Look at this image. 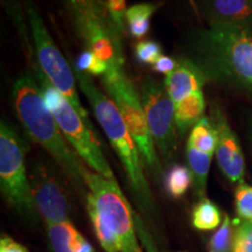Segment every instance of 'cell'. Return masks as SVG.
<instances>
[{
  "instance_id": "52a82bcc",
  "label": "cell",
  "mask_w": 252,
  "mask_h": 252,
  "mask_svg": "<svg viewBox=\"0 0 252 252\" xmlns=\"http://www.w3.org/2000/svg\"><path fill=\"white\" fill-rule=\"evenodd\" d=\"M25 8L33 37L34 53L40 69L50 83L64 94L65 98L72 104L82 117L89 119L87 110L82 105L77 94L75 72L71 70L67 60L63 58L61 52L56 47L35 6L27 0L25 2Z\"/></svg>"
},
{
  "instance_id": "ba28073f",
  "label": "cell",
  "mask_w": 252,
  "mask_h": 252,
  "mask_svg": "<svg viewBox=\"0 0 252 252\" xmlns=\"http://www.w3.org/2000/svg\"><path fill=\"white\" fill-rule=\"evenodd\" d=\"M140 98L156 147L166 161H169L178 145L175 103L167 93L165 84L151 76L141 82Z\"/></svg>"
},
{
  "instance_id": "ffe728a7",
  "label": "cell",
  "mask_w": 252,
  "mask_h": 252,
  "mask_svg": "<svg viewBox=\"0 0 252 252\" xmlns=\"http://www.w3.org/2000/svg\"><path fill=\"white\" fill-rule=\"evenodd\" d=\"M190 186H193V176H191L190 169L186 166H172L165 176V188L167 193L175 198L184 196Z\"/></svg>"
},
{
  "instance_id": "3957f363",
  "label": "cell",
  "mask_w": 252,
  "mask_h": 252,
  "mask_svg": "<svg viewBox=\"0 0 252 252\" xmlns=\"http://www.w3.org/2000/svg\"><path fill=\"white\" fill-rule=\"evenodd\" d=\"M78 86L89 100L93 111L108 135L113 150L124 166L138 204L145 212L153 209V198L143 171V158L115 102L97 88L90 75L74 71Z\"/></svg>"
},
{
  "instance_id": "7c38bea8",
  "label": "cell",
  "mask_w": 252,
  "mask_h": 252,
  "mask_svg": "<svg viewBox=\"0 0 252 252\" xmlns=\"http://www.w3.org/2000/svg\"><path fill=\"white\" fill-rule=\"evenodd\" d=\"M209 25H252V0H197Z\"/></svg>"
},
{
  "instance_id": "603a6c76",
  "label": "cell",
  "mask_w": 252,
  "mask_h": 252,
  "mask_svg": "<svg viewBox=\"0 0 252 252\" xmlns=\"http://www.w3.org/2000/svg\"><path fill=\"white\" fill-rule=\"evenodd\" d=\"M236 212L244 222H252V187L239 184L235 193Z\"/></svg>"
},
{
  "instance_id": "9c48e42d",
  "label": "cell",
  "mask_w": 252,
  "mask_h": 252,
  "mask_svg": "<svg viewBox=\"0 0 252 252\" xmlns=\"http://www.w3.org/2000/svg\"><path fill=\"white\" fill-rule=\"evenodd\" d=\"M53 115L72 150L90 167L91 171L110 180H116L99 141L91 128L89 119L82 117L67 98Z\"/></svg>"
},
{
  "instance_id": "44dd1931",
  "label": "cell",
  "mask_w": 252,
  "mask_h": 252,
  "mask_svg": "<svg viewBox=\"0 0 252 252\" xmlns=\"http://www.w3.org/2000/svg\"><path fill=\"white\" fill-rule=\"evenodd\" d=\"M234 230H232L231 220L228 215L224 216V220L219 230L210 238L208 251L209 252H232L234 249Z\"/></svg>"
},
{
  "instance_id": "4316f807",
  "label": "cell",
  "mask_w": 252,
  "mask_h": 252,
  "mask_svg": "<svg viewBox=\"0 0 252 252\" xmlns=\"http://www.w3.org/2000/svg\"><path fill=\"white\" fill-rule=\"evenodd\" d=\"M105 1L106 9H108V13L113 21V24L116 25V27L118 28V31L122 33H124L125 31V15H126V0H104Z\"/></svg>"
},
{
  "instance_id": "4dcf8cb0",
  "label": "cell",
  "mask_w": 252,
  "mask_h": 252,
  "mask_svg": "<svg viewBox=\"0 0 252 252\" xmlns=\"http://www.w3.org/2000/svg\"><path fill=\"white\" fill-rule=\"evenodd\" d=\"M251 130H252V122H251Z\"/></svg>"
},
{
  "instance_id": "83f0119b",
  "label": "cell",
  "mask_w": 252,
  "mask_h": 252,
  "mask_svg": "<svg viewBox=\"0 0 252 252\" xmlns=\"http://www.w3.org/2000/svg\"><path fill=\"white\" fill-rule=\"evenodd\" d=\"M176 64H178V60L169 58V56H160L152 64V69L154 71L160 72V74H166L167 76L174 70Z\"/></svg>"
},
{
  "instance_id": "7402d4cb",
  "label": "cell",
  "mask_w": 252,
  "mask_h": 252,
  "mask_svg": "<svg viewBox=\"0 0 252 252\" xmlns=\"http://www.w3.org/2000/svg\"><path fill=\"white\" fill-rule=\"evenodd\" d=\"M110 70V65L106 62L97 58L90 49L82 52L75 62V71L94 76H104Z\"/></svg>"
},
{
  "instance_id": "5b68a950",
  "label": "cell",
  "mask_w": 252,
  "mask_h": 252,
  "mask_svg": "<svg viewBox=\"0 0 252 252\" xmlns=\"http://www.w3.org/2000/svg\"><path fill=\"white\" fill-rule=\"evenodd\" d=\"M102 82L110 98L121 111L128 131L139 149L143 161L157 178L162 176V166L157 156L156 144L147 124L141 98L133 83L126 76L123 68L110 69L103 76Z\"/></svg>"
},
{
  "instance_id": "e0dca14e",
  "label": "cell",
  "mask_w": 252,
  "mask_h": 252,
  "mask_svg": "<svg viewBox=\"0 0 252 252\" xmlns=\"http://www.w3.org/2000/svg\"><path fill=\"white\" fill-rule=\"evenodd\" d=\"M217 144H219V133L212 119L202 117L190 131L187 145L201 152L213 156L214 152H216Z\"/></svg>"
},
{
  "instance_id": "30bf717a",
  "label": "cell",
  "mask_w": 252,
  "mask_h": 252,
  "mask_svg": "<svg viewBox=\"0 0 252 252\" xmlns=\"http://www.w3.org/2000/svg\"><path fill=\"white\" fill-rule=\"evenodd\" d=\"M28 176L36 210L46 224L69 222L71 203L58 173L46 163H37Z\"/></svg>"
},
{
  "instance_id": "8992f818",
  "label": "cell",
  "mask_w": 252,
  "mask_h": 252,
  "mask_svg": "<svg viewBox=\"0 0 252 252\" xmlns=\"http://www.w3.org/2000/svg\"><path fill=\"white\" fill-rule=\"evenodd\" d=\"M0 187L19 214L36 222L39 213L25 167L24 143L4 119L0 124Z\"/></svg>"
},
{
  "instance_id": "277c9868",
  "label": "cell",
  "mask_w": 252,
  "mask_h": 252,
  "mask_svg": "<svg viewBox=\"0 0 252 252\" xmlns=\"http://www.w3.org/2000/svg\"><path fill=\"white\" fill-rule=\"evenodd\" d=\"M87 209L90 217L99 220L122 243V252H141L135 238L133 213L116 180L93 171L86 174Z\"/></svg>"
},
{
  "instance_id": "8fae6325",
  "label": "cell",
  "mask_w": 252,
  "mask_h": 252,
  "mask_svg": "<svg viewBox=\"0 0 252 252\" xmlns=\"http://www.w3.org/2000/svg\"><path fill=\"white\" fill-rule=\"evenodd\" d=\"M210 119L219 133L216 157L220 171L232 184H243L245 160L237 135L230 127L224 113L217 106L213 108Z\"/></svg>"
},
{
  "instance_id": "f1b7e54d",
  "label": "cell",
  "mask_w": 252,
  "mask_h": 252,
  "mask_svg": "<svg viewBox=\"0 0 252 252\" xmlns=\"http://www.w3.org/2000/svg\"><path fill=\"white\" fill-rule=\"evenodd\" d=\"M0 252H28L26 248L18 244L7 236H2L0 241Z\"/></svg>"
},
{
  "instance_id": "ac0fdd59",
  "label": "cell",
  "mask_w": 252,
  "mask_h": 252,
  "mask_svg": "<svg viewBox=\"0 0 252 252\" xmlns=\"http://www.w3.org/2000/svg\"><path fill=\"white\" fill-rule=\"evenodd\" d=\"M50 243L55 252H75V247L81 234L70 222L47 225Z\"/></svg>"
},
{
  "instance_id": "5bb4252c",
  "label": "cell",
  "mask_w": 252,
  "mask_h": 252,
  "mask_svg": "<svg viewBox=\"0 0 252 252\" xmlns=\"http://www.w3.org/2000/svg\"><path fill=\"white\" fill-rule=\"evenodd\" d=\"M204 109L206 102L202 91L191 94L175 104V123L180 135H185L191 126L194 127L196 125V123L203 117Z\"/></svg>"
},
{
  "instance_id": "484cf974",
  "label": "cell",
  "mask_w": 252,
  "mask_h": 252,
  "mask_svg": "<svg viewBox=\"0 0 252 252\" xmlns=\"http://www.w3.org/2000/svg\"><path fill=\"white\" fill-rule=\"evenodd\" d=\"M71 13L76 12H94L98 14H109L104 0H65Z\"/></svg>"
},
{
  "instance_id": "7a4b0ae2",
  "label": "cell",
  "mask_w": 252,
  "mask_h": 252,
  "mask_svg": "<svg viewBox=\"0 0 252 252\" xmlns=\"http://www.w3.org/2000/svg\"><path fill=\"white\" fill-rule=\"evenodd\" d=\"M13 100L19 121L30 137L52 156L72 187L86 198L88 194L86 174L89 169L83 165V160L77 153L68 146L54 115L43 102L39 84L28 72L15 81Z\"/></svg>"
},
{
  "instance_id": "9a60e30c",
  "label": "cell",
  "mask_w": 252,
  "mask_h": 252,
  "mask_svg": "<svg viewBox=\"0 0 252 252\" xmlns=\"http://www.w3.org/2000/svg\"><path fill=\"white\" fill-rule=\"evenodd\" d=\"M212 159V154L203 153L187 145L188 168L190 169L191 176H193L194 191L200 198L206 197L204 195H206L208 173H209Z\"/></svg>"
},
{
  "instance_id": "4fadbf2b",
  "label": "cell",
  "mask_w": 252,
  "mask_h": 252,
  "mask_svg": "<svg viewBox=\"0 0 252 252\" xmlns=\"http://www.w3.org/2000/svg\"><path fill=\"white\" fill-rule=\"evenodd\" d=\"M208 78L203 71L187 58H180L171 74L165 78V87L169 97L175 104L191 94L202 91Z\"/></svg>"
},
{
  "instance_id": "d6986e66",
  "label": "cell",
  "mask_w": 252,
  "mask_h": 252,
  "mask_svg": "<svg viewBox=\"0 0 252 252\" xmlns=\"http://www.w3.org/2000/svg\"><path fill=\"white\" fill-rule=\"evenodd\" d=\"M220 223V212L209 198L202 197L193 209V225L198 230H213Z\"/></svg>"
},
{
  "instance_id": "cb8c5ba5",
  "label": "cell",
  "mask_w": 252,
  "mask_h": 252,
  "mask_svg": "<svg viewBox=\"0 0 252 252\" xmlns=\"http://www.w3.org/2000/svg\"><path fill=\"white\" fill-rule=\"evenodd\" d=\"M161 53V46L156 41L151 40L139 41L134 49L135 59L143 64H153L160 56H162Z\"/></svg>"
},
{
  "instance_id": "6da1fadb",
  "label": "cell",
  "mask_w": 252,
  "mask_h": 252,
  "mask_svg": "<svg viewBox=\"0 0 252 252\" xmlns=\"http://www.w3.org/2000/svg\"><path fill=\"white\" fill-rule=\"evenodd\" d=\"M186 58L207 78L252 94V25H209L191 34Z\"/></svg>"
},
{
  "instance_id": "d4e9b609",
  "label": "cell",
  "mask_w": 252,
  "mask_h": 252,
  "mask_svg": "<svg viewBox=\"0 0 252 252\" xmlns=\"http://www.w3.org/2000/svg\"><path fill=\"white\" fill-rule=\"evenodd\" d=\"M232 252H252V222H243L236 230Z\"/></svg>"
},
{
  "instance_id": "f546056e",
  "label": "cell",
  "mask_w": 252,
  "mask_h": 252,
  "mask_svg": "<svg viewBox=\"0 0 252 252\" xmlns=\"http://www.w3.org/2000/svg\"><path fill=\"white\" fill-rule=\"evenodd\" d=\"M75 252H94V248L91 247V244L88 243L86 239L83 238V236H80L78 238L76 247H75Z\"/></svg>"
},
{
  "instance_id": "2e32d148",
  "label": "cell",
  "mask_w": 252,
  "mask_h": 252,
  "mask_svg": "<svg viewBox=\"0 0 252 252\" xmlns=\"http://www.w3.org/2000/svg\"><path fill=\"white\" fill-rule=\"evenodd\" d=\"M159 5L154 2H139L132 5L127 8L125 15V21L127 23V28L133 37L140 39L150 32L151 18L156 13Z\"/></svg>"
}]
</instances>
